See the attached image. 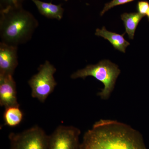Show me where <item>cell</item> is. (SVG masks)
<instances>
[{"label":"cell","mask_w":149,"mask_h":149,"mask_svg":"<svg viewBox=\"0 0 149 149\" xmlns=\"http://www.w3.org/2000/svg\"><path fill=\"white\" fill-rule=\"evenodd\" d=\"M80 149H147L138 130L116 120L100 119L84 134Z\"/></svg>","instance_id":"1"},{"label":"cell","mask_w":149,"mask_h":149,"mask_svg":"<svg viewBox=\"0 0 149 149\" xmlns=\"http://www.w3.org/2000/svg\"><path fill=\"white\" fill-rule=\"evenodd\" d=\"M39 22L22 7L0 10V37L1 42L17 47L32 39Z\"/></svg>","instance_id":"2"},{"label":"cell","mask_w":149,"mask_h":149,"mask_svg":"<svg viewBox=\"0 0 149 149\" xmlns=\"http://www.w3.org/2000/svg\"><path fill=\"white\" fill-rule=\"evenodd\" d=\"M120 73L117 65L109 60H103L95 65H89L82 69L77 70L71 75L72 79L82 78L85 79L88 76H92L103 84L104 88L98 95L102 100L109 98L113 91L116 82Z\"/></svg>","instance_id":"3"},{"label":"cell","mask_w":149,"mask_h":149,"mask_svg":"<svg viewBox=\"0 0 149 149\" xmlns=\"http://www.w3.org/2000/svg\"><path fill=\"white\" fill-rule=\"evenodd\" d=\"M56 71V68L48 61L40 65L38 72L32 76L28 82L31 88L32 97L41 102L45 101L57 84L54 77Z\"/></svg>","instance_id":"4"},{"label":"cell","mask_w":149,"mask_h":149,"mask_svg":"<svg viewBox=\"0 0 149 149\" xmlns=\"http://www.w3.org/2000/svg\"><path fill=\"white\" fill-rule=\"evenodd\" d=\"M8 138L11 149H48L49 136L37 125L21 133H11Z\"/></svg>","instance_id":"5"},{"label":"cell","mask_w":149,"mask_h":149,"mask_svg":"<svg viewBox=\"0 0 149 149\" xmlns=\"http://www.w3.org/2000/svg\"><path fill=\"white\" fill-rule=\"evenodd\" d=\"M80 133L74 126L60 125L49 136L48 149H80Z\"/></svg>","instance_id":"6"},{"label":"cell","mask_w":149,"mask_h":149,"mask_svg":"<svg viewBox=\"0 0 149 149\" xmlns=\"http://www.w3.org/2000/svg\"><path fill=\"white\" fill-rule=\"evenodd\" d=\"M18 64L17 47L0 43V76H13Z\"/></svg>","instance_id":"7"},{"label":"cell","mask_w":149,"mask_h":149,"mask_svg":"<svg viewBox=\"0 0 149 149\" xmlns=\"http://www.w3.org/2000/svg\"><path fill=\"white\" fill-rule=\"evenodd\" d=\"M0 105L5 108L19 106L16 85L13 76H0Z\"/></svg>","instance_id":"8"},{"label":"cell","mask_w":149,"mask_h":149,"mask_svg":"<svg viewBox=\"0 0 149 149\" xmlns=\"http://www.w3.org/2000/svg\"><path fill=\"white\" fill-rule=\"evenodd\" d=\"M125 34L124 33L123 35H119L115 32H110L107 30L105 27H103L102 29H96L95 35L108 40L115 49L125 53L126 48L130 45L123 37Z\"/></svg>","instance_id":"9"},{"label":"cell","mask_w":149,"mask_h":149,"mask_svg":"<svg viewBox=\"0 0 149 149\" xmlns=\"http://www.w3.org/2000/svg\"><path fill=\"white\" fill-rule=\"evenodd\" d=\"M37 7L39 13L48 18L61 20L63 17L64 10L61 4L56 5L52 3H47L40 0H31Z\"/></svg>","instance_id":"10"},{"label":"cell","mask_w":149,"mask_h":149,"mask_svg":"<svg viewBox=\"0 0 149 149\" xmlns=\"http://www.w3.org/2000/svg\"><path fill=\"white\" fill-rule=\"evenodd\" d=\"M144 17L138 12L124 13L121 15V19L125 27V33L128 34L130 40L134 39L136 28Z\"/></svg>","instance_id":"11"},{"label":"cell","mask_w":149,"mask_h":149,"mask_svg":"<svg viewBox=\"0 0 149 149\" xmlns=\"http://www.w3.org/2000/svg\"><path fill=\"white\" fill-rule=\"evenodd\" d=\"M23 116V112L19 108V106H13L5 108L3 117L6 125L15 127L21 123Z\"/></svg>","instance_id":"12"},{"label":"cell","mask_w":149,"mask_h":149,"mask_svg":"<svg viewBox=\"0 0 149 149\" xmlns=\"http://www.w3.org/2000/svg\"><path fill=\"white\" fill-rule=\"evenodd\" d=\"M25 0H0V10L8 8H18L22 7V4Z\"/></svg>","instance_id":"13"},{"label":"cell","mask_w":149,"mask_h":149,"mask_svg":"<svg viewBox=\"0 0 149 149\" xmlns=\"http://www.w3.org/2000/svg\"><path fill=\"white\" fill-rule=\"evenodd\" d=\"M133 1L134 0H112L110 2L105 4L104 8L101 12L100 15L102 16L107 11L114 7L125 4L127 3Z\"/></svg>","instance_id":"14"},{"label":"cell","mask_w":149,"mask_h":149,"mask_svg":"<svg viewBox=\"0 0 149 149\" xmlns=\"http://www.w3.org/2000/svg\"><path fill=\"white\" fill-rule=\"evenodd\" d=\"M149 8V3L147 1H139L137 3V9L138 13L143 15H146Z\"/></svg>","instance_id":"15"},{"label":"cell","mask_w":149,"mask_h":149,"mask_svg":"<svg viewBox=\"0 0 149 149\" xmlns=\"http://www.w3.org/2000/svg\"><path fill=\"white\" fill-rule=\"evenodd\" d=\"M146 15L147 17H148V21H149V8L148 10V12H147Z\"/></svg>","instance_id":"16"},{"label":"cell","mask_w":149,"mask_h":149,"mask_svg":"<svg viewBox=\"0 0 149 149\" xmlns=\"http://www.w3.org/2000/svg\"><path fill=\"white\" fill-rule=\"evenodd\" d=\"M63 1H68V0H63Z\"/></svg>","instance_id":"17"}]
</instances>
